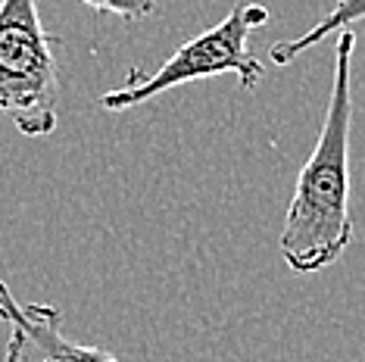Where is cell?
<instances>
[{"instance_id": "1", "label": "cell", "mask_w": 365, "mask_h": 362, "mask_svg": "<svg viewBox=\"0 0 365 362\" xmlns=\"http://www.w3.org/2000/svg\"><path fill=\"white\" fill-rule=\"evenodd\" d=\"M353 51L356 31L344 29L334 51V81L325 122L303 162L281 225L278 250L287 269L312 275L344 257L353 241L350 216V125H353Z\"/></svg>"}, {"instance_id": "2", "label": "cell", "mask_w": 365, "mask_h": 362, "mask_svg": "<svg viewBox=\"0 0 365 362\" xmlns=\"http://www.w3.org/2000/svg\"><path fill=\"white\" fill-rule=\"evenodd\" d=\"M265 22H269V10L262 4H237L222 22L181 44L156 72L140 76L135 69L122 88L106 90L101 106L106 113H125L172 88L215 76H235L244 88H256L265 78V66L250 51V35Z\"/></svg>"}, {"instance_id": "3", "label": "cell", "mask_w": 365, "mask_h": 362, "mask_svg": "<svg viewBox=\"0 0 365 362\" xmlns=\"http://www.w3.org/2000/svg\"><path fill=\"white\" fill-rule=\"evenodd\" d=\"M56 38L41 26L38 0H0V119L26 138L60 125Z\"/></svg>"}, {"instance_id": "4", "label": "cell", "mask_w": 365, "mask_h": 362, "mask_svg": "<svg viewBox=\"0 0 365 362\" xmlns=\"http://www.w3.org/2000/svg\"><path fill=\"white\" fill-rule=\"evenodd\" d=\"M0 322L10 325L4 362H122L103 347L72 341L51 303H22L0 281Z\"/></svg>"}, {"instance_id": "5", "label": "cell", "mask_w": 365, "mask_h": 362, "mask_svg": "<svg viewBox=\"0 0 365 362\" xmlns=\"http://www.w3.org/2000/svg\"><path fill=\"white\" fill-rule=\"evenodd\" d=\"M362 19H365V0H337L325 19L315 22V26L309 31H303L300 38H290V41H278V44H272L269 56H272V63H275V66H290L300 53L309 51V47L322 44L331 31L353 29L356 22H362Z\"/></svg>"}, {"instance_id": "6", "label": "cell", "mask_w": 365, "mask_h": 362, "mask_svg": "<svg viewBox=\"0 0 365 362\" xmlns=\"http://www.w3.org/2000/svg\"><path fill=\"white\" fill-rule=\"evenodd\" d=\"M81 4L97 13H110V16H119V19H128V22L147 19L150 13H156V0H81Z\"/></svg>"}]
</instances>
